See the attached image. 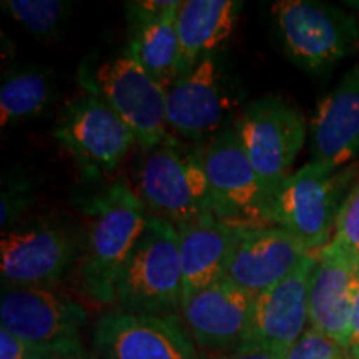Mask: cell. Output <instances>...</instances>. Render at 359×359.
Masks as SVG:
<instances>
[{"instance_id":"8","label":"cell","mask_w":359,"mask_h":359,"mask_svg":"<svg viewBox=\"0 0 359 359\" xmlns=\"http://www.w3.org/2000/svg\"><path fill=\"white\" fill-rule=\"evenodd\" d=\"M233 125L269 198L293 173L294 161L306 142L304 116L293 103L271 93L250 102Z\"/></svg>"},{"instance_id":"9","label":"cell","mask_w":359,"mask_h":359,"mask_svg":"<svg viewBox=\"0 0 359 359\" xmlns=\"http://www.w3.org/2000/svg\"><path fill=\"white\" fill-rule=\"evenodd\" d=\"M203 163L215 217L240 228L268 224V193L235 125L205 143Z\"/></svg>"},{"instance_id":"6","label":"cell","mask_w":359,"mask_h":359,"mask_svg":"<svg viewBox=\"0 0 359 359\" xmlns=\"http://www.w3.org/2000/svg\"><path fill=\"white\" fill-rule=\"evenodd\" d=\"M271 12L283 48L299 69L320 74L356 50L359 25L343 8L320 0H280Z\"/></svg>"},{"instance_id":"21","label":"cell","mask_w":359,"mask_h":359,"mask_svg":"<svg viewBox=\"0 0 359 359\" xmlns=\"http://www.w3.org/2000/svg\"><path fill=\"white\" fill-rule=\"evenodd\" d=\"M241 6L235 0H182L177 13L178 79L195 69L201 58L217 53L235 29Z\"/></svg>"},{"instance_id":"30","label":"cell","mask_w":359,"mask_h":359,"mask_svg":"<svg viewBox=\"0 0 359 359\" xmlns=\"http://www.w3.org/2000/svg\"><path fill=\"white\" fill-rule=\"evenodd\" d=\"M58 359H97V358L92 356V354H88L87 349H83V351H79V353H74V354H67V356H62Z\"/></svg>"},{"instance_id":"26","label":"cell","mask_w":359,"mask_h":359,"mask_svg":"<svg viewBox=\"0 0 359 359\" xmlns=\"http://www.w3.org/2000/svg\"><path fill=\"white\" fill-rule=\"evenodd\" d=\"M82 348L48 346L24 341L6 330H0V359H58L67 354L83 351Z\"/></svg>"},{"instance_id":"18","label":"cell","mask_w":359,"mask_h":359,"mask_svg":"<svg viewBox=\"0 0 359 359\" xmlns=\"http://www.w3.org/2000/svg\"><path fill=\"white\" fill-rule=\"evenodd\" d=\"M180 6L182 0H133L123 6L130 52L165 90L178 79Z\"/></svg>"},{"instance_id":"15","label":"cell","mask_w":359,"mask_h":359,"mask_svg":"<svg viewBox=\"0 0 359 359\" xmlns=\"http://www.w3.org/2000/svg\"><path fill=\"white\" fill-rule=\"evenodd\" d=\"M311 251L306 241L275 224L243 228L224 278L257 298L285 280Z\"/></svg>"},{"instance_id":"23","label":"cell","mask_w":359,"mask_h":359,"mask_svg":"<svg viewBox=\"0 0 359 359\" xmlns=\"http://www.w3.org/2000/svg\"><path fill=\"white\" fill-rule=\"evenodd\" d=\"M0 6L12 20L42 40L64 32L72 13V4L64 0H4Z\"/></svg>"},{"instance_id":"27","label":"cell","mask_w":359,"mask_h":359,"mask_svg":"<svg viewBox=\"0 0 359 359\" xmlns=\"http://www.w3.org/2000/svg\"><path fill=\"white\" fill-rule=\"evenodd\" d=\"M286 359H354L349 348L309 327L290 349Z\"/></svg>"},{"instance_id":"25","label":"cell","mask_w":359,"mask_h":359,"mask_svg":"<svg viewBox=\"0 0 359 359\" xmlns=\"http://www.w3.org/2000/svg\"><path fill=\"white\" fill-rule=\"evenodd\" d=\"M327 245L359 263V180L344 198Z\"/></svg>"},{"instance_id":"16","label":"cell","mask_w":359,"mask_h":359,"mask_svg":"<svg viewBox=\"0 0 359 359\" xmlns=\"http://www.w3.org/2000/svg\"><path fill=\"white\" fill-rule=\"evenodd\" d=\"M253 306L255 296L222 278L190 296L180 311L198 346L228 353L245 343Z\"/></svg>"},{"instance_id":"7","label":"cell","mask_w":359,"mask_h":359,"mask_svg":"<svg viewBox=\"0 0 359 359\" xmlns=\"http://www.w3.org/2000/svg\"><path fill=\"white\" fill-rule=\"evenodd\" d=\"M53 137L69 151L87 182L100 180L118 168L137 137L107 103L88 93L70 98L62 107Z\"/></svg>"},{"instance_id":"24","label":"cell","mask_w":359,"mask_h":359,"mask_svg":"<svg viewBox=\"0 0 359 359\" xmlns=\"http://www.w3.org/2000/svg\"><path fill=\"white\" fill-rule=\"evenodd\" d=\"M37 196L35 180L24 170H8L2 180L0 198V226L2 231L11 230L29 212Z\"/></svg>"},{"instance_id":"28","label":"cell","mask_w":359,"mask_h":359,"mask_svg":"<svg viewBox=\"0 0 359 359\" xmlns=\"http://www.w3.org/2000/svg\"><path fill=\"white\" fill-rule=\"evenodd\" d=\"M217 359H286V354L257 344H241L240 348L228 351Z\"/></svg>"},{"instance_id":"12","label":"cell","mask_w":359,"mask_h":359,"mask_svg":"<svg viewBox=\"0 0 359 359\" xmlns=\"http://www.w3.org/2000/svg\"><path fill=\"white\" fill-rule=\"evenodd\" d=\"M0 323L2 330L29 343L82 348L87 311L48 288L2 285Z\"/></svg>"},{"instance_id":"14","label":"cell","mask_w":359,"mask_h":359,"mask_svg":"<svg viewBox=\"0 0 359 359\" xmlns=\"http://www.w3.org/2000/svg\"><path fill=\"white\" fill-rule=\"evenodd\" d=\"M316 250L285 280L255 298L248 334L243 344H257L281 354H288L309 325V281Z\"/></svg>"},{"instance_id":"19","label":"cell","mask_w":359,"mask_h":359,"mask_svg":"<svg viewBox=\"0 0 359 359\" xmlns=\"http://www.w3.org/2000/svg\"><path fill=\"white\" fill-rule=\"evenodd\" d=\"M309 163L344 168L359 154V64L318 105L309 133Z\"/></svg>"},{"instance_id":"2","label":"cell","mask_w":359,"mask_h":359,"mask_svg":"<svg viewBox=\"0 0 359 359\" xmlns=\"http://www.w3.org/2000/svg\"><path fill=\"white\" fill-rule=\"evenodd\" d=\"M203 145L183 142L170 133L155 147L142 148L132 190L150 217L178 226L213 215Z\"/></svg>"},{"instance_id":"13","label":"cell","mask_w":359,"mask_h":359,"mask_svg":"<svg viewBox=\"0 0 359 359\" xmlns=\"http://www.w3.org/2000/svg\"><path fill=\"white\" fill-rule=\"evenodd\" d=\"M97 359H201L177 316H150L115 309L93 327Z\"/></svg>"},{"instance_id":"20","label":"cell","mask_w":359,"mask_h":359,"mask_svg":"<svg viewBox=\"0 0 359 359\" xmlns=\"http://www.w3.org/2000/svg\"><path fill=\"white\" fill-rule=\"evenodd\" d=\"M175 228L183 268V304L190 296L226 276L243 228L222 222L212 213Z\"/></svg>"},{"instance_id":"3","label":"cell","mask_w":359,"mask_h":359,"mask_svg":"<svg viewBox=\"0 0 359 359\" xmlns=\"http://www.w3.org/2000/svg\"><path fill=\"white\" fill-rule=\"evenodd\" d=\"M77 82L83 93L107 103L123 120L142 148L155 147L170 135L167 90L147 74L128 45L88 53L77 69Z\"/></svg>"},{"instance_id":"11","label":"cell","mask_w":359,"mask_h":359,"mask_svg":"<svg viewBox=\"0 0 359 359\" xmlns=\"http://www.w3.org/2000/svg\"><path fill=\"white\" fill-rule=\"evenodd\" d=\"M233 95L217 53L180 77L167 90L168 128L193 143H206L233 125Z\"/></svg>"},{"instance_id":"10","label":"cell","mask_w":359,"mask_h":359,"mask_svg":"<svg viewBox=\"0 0 359 359\" xmlns=\"http://www.w3.org/2000/svg\"><path fill=\"white\" fill-rule=\"evenodd\" d=\"M80 238L55 222H34L2 233V285L47 288L79 263Z\"/></svg>"},{"instance_id":"4","label":"cell","mask_w":359,"mask_h":359,"mask_svg":"<svg viewBox=\"0 0 359 359\" xmlns=\"http://www.w3.org/2000/svg\"><path fill=\"white\" fill-rule=\"evenodd\" d=\"M182 293L177 228L150 217L116 280L114 304L123 313L170 316L182 309Z\"/></svg>"},{"instance_id":"29","label":"cell","mask_w":359,"mask_h":359,"mask_svg":"<svg viewBox=\"0 0 359 359\" xmlns=\"http://www.w3.org/2000/svg\"><path fill=\"white\" fill-rule=\"evenodd\" d=\"M349 351L354 359H359V291L354 302L351 316V336H349Z\"/></svg>"},{"instance_id":"22","label":"cell","mask_w":359,"mask_h":359,"mask_svg":"<svg viewBox=\"0 0 359 359\" xmlns=\"http://www.w3.org/2000/svg\"><path fill=\"white\" fill-rule=\"evenodd\" d=\"M57 98L55 74L39 65H25L4 74L0 85V125L37 118Z\"/></svg>"},{"instance_id":"17","label":"cell","mask_w":359,"mask_h":359,"mask_svg":"<svg viewBox=\"0 0 359 359\" xmlns=\"http://www.w3.org/2000/svg\"><path fill=\"white\" fill-rule=\"evenodd\" d=\"M358 291L359 263L330 245L316 250L309 281V327L349 348Z\"/></svg>"},{"instance_id":"5","label":"cell","mask_w":359,"mask_h":359,"mask_svg":"<svg viewBox=\"0 0 359 359\" xmlns=\"http://www.w3.org/2000/svg\"><path fill=\"white\" fill-rule=\"evenodd\" d=\"M353 168L327 170L308 163L269 195L266 219L320 250L330 243L336 219L351 188Z\"/></svg>"},{"instance_id":"1","label":"cell","mask_w":359,"mask_h":359,"mask_svg":"<svg viewBox=\"0 0 359 359\" xmlns=\"http://www.w3.org/2000/svg\"><path fill=\"white\" fill-rule=\"evenodd\" d=\"M90 183L74 195L83 222L79 275L90 298L114 304L116 280L150 215L127 183Z\"/></svg>"}]
</instances>
